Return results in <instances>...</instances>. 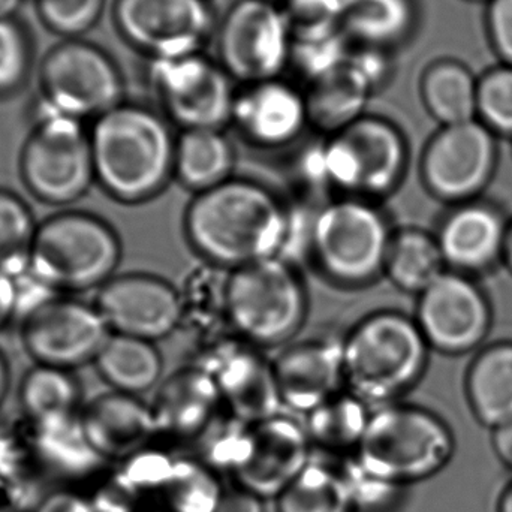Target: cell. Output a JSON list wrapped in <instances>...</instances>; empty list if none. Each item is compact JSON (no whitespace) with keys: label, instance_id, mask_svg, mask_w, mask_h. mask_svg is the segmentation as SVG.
Wrapping results in <instances>:
<instances>
[{"label":"cell","instance_id":"8","mask_svg":"<svg viewBox=\"0 0 512 512\" xmlns=\"http://www.w3.org/2000/svg\"><path fill=\"white\" fill-rule=\"evenodd\" d=\"M120 256L110 225L86 213H62L36 230L30 271L54 291H83L113 279Z\"/></svg>","mask_w":512,"mask_h":512},{"label":"cell","instance_id":"12","mask_svg":"<svg viewBox=\"0 0 512 512\" xmlns=\"http://www.w3.org/2000/svg\"><path fill=\"white\" fill-rule=\"evenodd\" d=\"M39 83L44 107L81 122L98 119L125 96L117 63L102 48L80 39H66L48 51Z\"/></svg>","mask_w":512,"mask_h":512},{"label":"cell","instance_id":"53","mask_svg":"<svg viewBox=\"0 0 512 512\" xmlns=\"http://www.w3.org/2000/svg\"><path fill=\"white\" fill-rule=\"evenodd\" d=\"M6 390H8V369H6L5 361L0 355V405H2Z\"/></svg>","mask_w":512,"mask_h":512},{"label":"cell","instance_id":"5","mask_svg":"<svg viewBox=\"0 0 512 512\" xmlns=\"http://www.w3.org/2000/svg\"><path fill=\"white\" fill-rule=\"evenodd\" d=\"M454 453L447 424L417 406H379L357 448L358 466L391 487L418 483L441 472Z\"/></svg>","mask_w":512,"mask_h":512},{"label":"cell","instance_id":"1","mask_svg":"<svg viewBox=\"0 0 512 512\" xmlns=\"http://www.w3.org/2000/svg\"><path fill=\"white\" fill-rule=\"evenodd\" d=\"M286 231V198L246 177L195 194L183 216V233L195 254L228 271L280 256Z\"/></svg>","mask_w":512,"mask_h":512},{"label":"cell","instance_id":"28","mask_svg":"<svg viewBox=\"0 0 512 512\" xmlns=\"http://www.w3.org/2000/svg\"><path fill=\"white\" fill-rule=\"evenodd\" d=\"M304 93L310 128H315L322 137L342 131L364 116L367 102L373 95L346 62L333 74L307 86Z\"/></svg>","mask_w":512,"mask_h":512},{"label":"cell","instance_id":"7","mask_svg":"<svg viewBox=\"0 0 512 512\" xmlns=\"http://www.w3.org/2000/svg\"><path fill=\"white\" fill-rule=\"evenodd\" d=\"M322 162L333 197L379 203L405 177L408 143L391 120L366 113L342 131L322 137Z\"/></svg>","mask_w":512,"mask_h":512},{"label":"cell","instance_id":"40","mask_svg":"<svg viewBox=\"0 0 512 512\" xmlns=\"http://www.w3.org/2000/svg\"><path fill=\"white\" fill-rule=\"evenodd\" d=\"M203 445L201 462L210 468L236 472L248 460L252 447V426L242 423L222 409L209 429L197 439Z\"/></svg>","mask_w":512,"mask_h":512},{"label":"cell","instance_id":"21","mask_svg":"<svg viewBox=\"0 0 512 512\" xmlns=\"http://www.w3.org/2000/svg\"><path fill=\"white\" fill-rule=\"evenodd\" d=\"M283 406L309 414L345 390L342 337L319 336L286 346L273 360Z\"/></svg>","mask_w":512,"mask_h":512},{"label":"cell","instance_id":"29","mask_svg":"<svg viewBox=\"0 0 512 512\" xmlns=\"http://www.w3.org/2000/svg\"><path fill=\"white\" fill-rule=\"evenodd\" d=\"M102 378L119 393L140 396L158 387L164 360L156 343L111 333L95 360Z\"/></svg>","mask_w":512,"mask_h":512},{"label":"cell","instance_id":"50","mask_svg":"<svg viewBox=\"0 0 512 512\" xmlns=\"http://www.w3.org/2000/svg\"><path fill=\"white\" fill-rule=\"evenodd\" d=\"M17 301L15 277L0 271V330L17 316Z\"/></svg>","mask_w":512,"mask_h":512},{"label":"cell","instance_id":"39","mask_svg":"<svg viewBox=\"0 0 512 512\" xmlns=\"http://www.w3.org/2000/svg\"><path fill=\"white\" fill-rule=\"evenodd\" d=\"M35 224L26 204L11 192L0 191V271L17 277L30 268Z\"/></svg>","mask_w":512,"mask_h":512},{"label":"cell","instance_id":"42","mask_svg":"<svg viewBox=\"0 0 512 512\" xmlns=\"http://www.w3.org/2000/svg\"><path fill=\"white\" fill-rule=\"evenodd\" d=\"M292 39L322 38L343 32L345 0H282Z\"/></svg>","mask_w":512,"mask_h":512},{"label":"cell","instance_id":"52","mask_svg":"<svg viewBox=\"0 0 512 512\" xmlns=\"http://www.w3.org/2000/svg\"><path fill=\"white\" fill-rule=\"evenodd\" d=\"M21 0H0V18H14Z\"/></svg>","mask_w":512,"mask_h":512},{"label":"cell","instance_id":"51","mask_svg":"<svg viewBox=\"0 0 512 512\" xmlns=\"http://www.w3.org/2000/svg\"><path fill=\"white\" fill-rule=\"evenodd\" d=\"M493 447L502 463L512 469V421L495 429Z\"/></svg>","mask_w":512,"mask_h":512},{"label":"cell","instance_id":"17","mask_svg":"<svg viewBox=\"0 0 512 512\" xmlns=\"http://www.w3.org/2000/svg\"><path fill=\"white\" fill-rule=\"evenodd\" d=\"M110 336L98 307L83 301L54 298L24 319V342L32 357L59 369L96 360Z\"/></svg>","mask_w":512,"mask_h":512},{"label":"cell","instance_id":"36","mask_svg":"<svg viewBox=\"0 0 512 512\" xmlns=\"http://www.w3.org/2000/svg\"><path fill=\"white\" fill-rule=\"evenodd\" d=\"M355 505L346 477L313 463L276 498L277 512H354Z\"/></svg>","mask_w":512,"mask_h":512},{"label":"cell","instance_id":"22","mask_svg":"<svg viewBox=\"0 0 512 512\" xmlns=\"http://www.w3.org/2000/svg\"><path fill=\"white\" fill-rule=\"evenodd\" d=\"M156 438L197 441L222 412L215 379L200 367L186 364L161 382L150 403Z\"/></svg>","mask_w":512,"mask_h":512},{"label":"cell","instance_id":"33","mask_svg":"<svg viewBox=\"0 0 512 512\" xmlns=\"http://www.w3.org/2000/svg\"><path fill=\"white\" fill-rule=\"evenodd\" d=\"M42 478L29 433L0 429V505L18 512L35 511L45 496Z\"/></svg>","mask_w":512,"mask_h":512},{"label":"cell","instance_id":"19","mask_svg":"<svg viewBox=\"0 0 512 512\" xmlns=\"http://www.w3.org/2000/svg\"><path fill=\"white\" fill-rule=\"evenodd\" d=\"M231 125L256 149L294 146L310 128L306 93L283 77L243 84L237 89Z\"/></svg>","mask_w":512,"mask_h":512},{"label":"cell","instance_id":"31","mask_svg":"<svg viewBox=\"0 0 512 512\" xmlns=\"http://www.w3.org/2000/svg\"><path fill=\"white\" fill-rule=\"evenodd\" d=\"M444 255L436 236L418 228L394 230L384 276L406 294L420 295L445 273Z\"/></svg>","mask_w":512,"mask_h":512},{"label":"cell","instance_id":"54","mask_svg":"<svg viewBox=\"0 0 512 512\" xmlns=\"http://www.w3.org/2000/svg\"><path fill=\"white\" fill-rule=\"evenodd\" d=\"M498 512H512V484L505 489L499 499Z\"/></svg>","mask_w":512,"mask_h":512},{"label":"cell","instance_id":"24","mask_svg":"<svg viewBox=\"0 0 512 512\" xmlns=\"http://www.w3.org/2000/svg\"><path fill=\"white\" fill-rule=\"evenodd\" d=\"M84 433L105 462H123L150 447L156 438L150 405L138 396L113 393L98 397L81 412Z\"/></svg>","mask_w":512,"mask_h":512},{"label":"cell","instance_id":"14","mask_svg":"<svg viewBox=\"0 0 512 512\" xmlns=\"http://www.w3.org/2000/svg\"><path fill=\"white\" fill-rule=\"evenodd\" d=\"M215 379L222 409L254 426L282 414L273 360L240 337L222 343L191 363Z\"/></svg>","mask_w":512,"mask_h":512},{"label":"cell","instance_id":"15","mask_svg":"<svg viewBox=\"0 0 512 512\" xmlns=\"http://www.w3.org/2000/svg\"><path fill=\"white\" fill-rule=\"evenodd\" d=\"M111 333L159 342L179 330L180 288L147 273L114 276L101 286L95 304Z\"/></svg>","mask_w":512,"mask_h":512},{"label":"cell","instance_id":"43","mask_svg":"<svg viewBox=\"0 0 512 512\" xmlns=\"http://www.w3.org/2000/svg\"><path fill=\"white\" fill-rule=\"evenodd\" d=\"M107 0H36V11L48 30L75 39L92 30Z\"/></svg>","mask_w":512,"mask_h":512},{"label":"cell","instance_id":"13","mask_svg":"<svg viewBox=\"0 0 512 512\" xmlns=\"http://www.w3.org/2000/svg\"><path fill=\"white\" fill-rule=\"evenodd\" d=\"M117 32L149 60L203 53L218 20L210 0H116Z\"/></svg>","mask_w":512,"mask_h":512},{"label":"cell","instance_id":"34","mask_svg":"<svg viewBox=\"0 0 512 512\" xmlns=\"http://www.w3.org/2000/svg\"><path fill=\"white\" fill-rule=\"evenodd\" d=\"M369 406L349 393L340 391L306 414V432L312 444L331 453L357 450L369 423Z\"/></svg>","mask_w":512,"mask_h":512},{"label":"cell","instance_id":"55","mask_svg":"<svg viewBox=\"0 0 512 512\" xmlns=\"http://www.w3.org/2000/svg\"><path fill=\"white\" fill-rule=\"evenodd\" d=\"M502 255L505 256L512 270V225L510 228H507V236H505L504 252H502Z\"/></svg>","mask_w":512,"mask_h":512},{"label":"cell","instance_id":"4","mask_svg":"<svg viewBox=\"0 0 512 512\" xmlns=\"http://www.w3.org/2000/svg\"><path fill=\"white\" fill-rule=\"evenodd\" d=\"M393 234L378 201L333 197L313 219L309 262L331 285L364 288L384 276Z\"/></svg>","mask_w":512,"mask_h":512},{"label":"cell","instance_id":"38","mask_svg":"<svg viewBox=\"0 0 512 512\" xmlns=\"http://www.w3.org/2000/svg\"><path fill=\"white\" fill-rule=\"evenodd\" d=\"M224 493L215 469L195 459L176 460L164 490L170 512H216Z\"/></svg>","mask_w":512,"mask_h":512},{"label":"cell","instance_id":"48","mask_svg":"<svg viewBox=\"0 0 512 512\" xmlns=\"http://www.w3.org/2000/svg\"><path fill=\"white\" fill-rule=\"evenodd\" d=\"M92 512H132V499L119 487L111 486L96 490L90 495Z\"/></svg>","mask_w":512,"mask_h":512},{"label":"cell","instance_id":"23","mask_svg":"<svg viewBox=\"0 0 512 512\" xmlns=\"http://www.w3.org/2000/svg\"><path fill=\"white\" fill-rule=\"evenodd\" d=\"M228 277L230 271L203 262L189 273L180 288L182 319L177 333H182L189 342L188 363L239 337L231 324Z\"/></svg>","mask_w":512,"mask_h":512},{"label":"cell","instance_id":"45","mask_svg":"<svg viewBox=\"0 0 512 512\" xmlns=\"http://www.w3.org/2000/svg\"><path fill=\"white\" fill-rule=\"evenodd\" d=\"M478 111L487 125L512 135V69H501L484 78L478 87Z\"/></svg>","mask_w":512,"mask_h":512},{"label":"cell","instance_id":"47","mask_svg":"<svg viewBox=\"0 0 512 512\" xmlns=\"http://www.w3.org/2000/svg\"><path fill=\"white\" fill-rule=\"evenodd\" d=\"M490 21L499 50L512 62V0H495Z\"/></svg>","mask_w":512,"mask_h":512},{"label":"cell","instance_id":"11","mask_svg":"<svg viewBox=\"0 0 512 512\" xmlns=\"http://www.w3.org/2000/svg\"><path fill=\"white\" fill-rule=\"evenodd\" d=\"M218 62L240 86L283 77L292 33L282 3L236 0L218 21Z\"/></svg>","mask_w":512,"mask_h":512},{"label":"cell","instance_id":"18","mask_svg":"<svg viewBox=\"0 0 512 512\" xmlns=\"http://www.w3.org/2000/svg\"><path fill=\"white\" fill-rule=\"evenodd\" d=\"M414 319L429 346L460 354L484 339L489 331L490 309L477 285L459 271H445L418 295Z\"/></svg>","mask_w":512,"mask_h":512},{"label":"cell","instance_id":"37","mask_svg":"<svg viewBox=\"0 0 512 512\" xmlns=\"http://www.w3.org/2000/svg\"><path fill=\"white\" fill-rule=\"evenodd\" d=\"M423 98L430 114L444 126L471 122L478 111V87L454 63L432 66L423 78Z\"/></svg>","mask_w":512,"mask_h":512},{"label":"cell","instance_id":"46","mask_svg":"<svg viewBox=\"0 0 512 512\" xmlns=\"http://www.w3.org/2000/svg\"><path fill=\"white\" fill-rule=\"evenodd\" d=\"M33 512H92L90 496L75 489L54 490L39 502Z\"/></svg>","mask_w":512,"mask_h":512},{"label":"cell","instance_id":"41","mask_svg":"<svg viewBox=\"0 0 512 512\" xmlns=\"http://www.w3.org/2000/svg\"><path fill=\"white\" fill-rule=\"evenodd\" d=\"M120 463L113 484L132 499L143 493H164L176 460L164 451L147 447Z\"/></svg>","mask_w":512,"mask_h":512},{"label":"cell","instance_id":"49","mask_svg":"<svg viewBox=\"0 0 512 512\" xmlns=\"http://www.w3.org/2000/svg\"><path fill=\"white\" fill-rule=\"evenodd\" d=\"M216 512H264V504L255 493L239 486L224 493Z\"/></svg>","mask_w":512,"mask_h":512},{"label":"cell","instance_id":"27","mask_svg":"<svg viewBox=\"0 0 512 512\" xmlns=\"http://www.w3.org/2000/svg\"><path fill=\"white\" fill-rule=\"evenodd\" d=\"M237 156L224 129L180 131L174 150V180L192 194L233 179Z\"/></svg>","mask_w":512,"mask_h":512},{"label":"cell","instance_id":"25","mask_svg":"<svg viewBox=\"0 0 512 512\" xmlns=\"http://www.w3.org/2000/svg\"><path fill=\"white\" fill-rule=\"evenodd\" d=\"M29 439L42 475L69 486L93 480L107 463L90 445L81 414L30 426Z\"/></svg>","mask_w":512,"mask_h":512},{"label":"cell","instance_id":"16","mask_svg":"<svg viewBox=\"0 0 512 512\" xmlns=\"http://www.w3.org/2000/svg\"><path fill=\"white\" fill-rule=\"evenodd\" d=\"M495 165V143L489 129L465 122L444 126L424 149L421 177L435 197L462 201L489 182Z\"/></svg>","mask_w":512,"mask_h":512},{"label":"cell","instance_id":"9","mask_svg":"<svg viewBox=\"0 0 512 512\" xmlns=\"http://www.w3.org/2000/svg\"><path fill=\"white\" fill-rule=\"evenodd\" d=\"M150 92L159 111L180 131L231 125L236 81L206 53L149 60Z\"/></svg>","mask_w":512,"mask_h":512},{"label":"cell","instance_id":"57","mask_svg":"<svg viewBox=\"0 0 512 512\" xmlns=\"http://www.w3.org/2000/svg\"><path fill=\"white\" fill-rule=\"evenodd\" d=\"M143 512H170V511H161V510H149V511H143Z\"/></svg>","mask_w":512,"mask_h":512},{"label":"cell","instance_id":"56","mask_svg":"<svg viewBox=\"0 0 512 512\" xmlns=\"http://www.w3.org/2000/svg\"><path fill=\"white\" fill-rule=\"evenodd\" d=\"M0 512H18V511L11 510V508L2 507V505H0Z\"/></svg>","mask_w":512,"mask_h":512},{"label":"cell","instance_id":"32","mask_svg":"<svg viewBox=\"0 0 512 512\" xmlns=\"http://www.w3.org/2000/svg\"><path fill=\"white\" fill-rule=\"evenodd\" d=\"M468 396L474 414L484 426L498 427L512 421V345L492 346L472 364Z\"/></svg>","mask_w":512,"mask_h":512},{"label":"cell","instance_id":"10","mask_svg":"<svg viewBox=\"0 0 512 512\" xmlns=\"http://www.w3.org/2000/svg\"><path fill=\"white\" fill-rule=\"evenodd\" d=\"M27 188L39 200L69 204L80 200L95 177L90 132L81 120L41 104V114L21 158Z\"/></svg>","mask_w":512,"mask_h":512},{"label":"cell","instance_id":"2","mask_svg":"<svg viewBox=\"0 0 512 512\" xmlns=\"http://www.w3.org/2000/svg\"><path fill=\"white\" fill-rule=\"evenodd\" d=\"M155 108L123 101L99 116L90 132L95 177L114 200L141 204L174 180L176 138Z\"/></svg>","mask_w":512,"mask_h":512},{"label":"cell","instance_id":"20","mask_svg":"<svg viewBox=\"0 0 512 512\" xmlns=\"http://www.w3.org/2000/svg\"><path fill=\"white\" fill-rule=\"evenodd\" d=\"M306 427L279 414L252 426L248 460L234 472L243 489L264 499H276L310 465Z\"/></svg>","mask_w":512,"mask_h":512},{"label":"cell","instance_id":"44","mask_svg":"<svg viewBox=\"0 0 512 512\" xmlns=\"http://www.w3.org/2000/svg\"><path fill=\"white\" fill-rule=\"evenodd\" d=\"M32 47L15 18H0V96L17 92L29 77Z\"/></svg>","mask_w":512,"mask_h":512},{"label":"cell","instance_id":"30","mask_svg":"<svg viewBox=\"0 0 512 512\" xmlns=\"http://www.w3.org/2000/svg\"><path fill=\"white\" fill-rule=\"evenodd\" d=\"M412 0H345L342 30L352 47L388 51L411 32Z\"/></svg>","mask_w":512,"mask_h":512},{"label":"cell","instance_id":"26","mask_svg":"<svg viewBox=\"0 0 512 512\" xmlns=\"http://www.w3.org/2000/svg\"><path fill=\"white\" fill-rule=\"evenodd\" d=\"M507 228L495 210L466 206L451 213L439 228V248L454 270H483L504 252Z\"/></svg>","mask_w":512,"mask_h":512},{"label":"cell","instance_id":"6","mask_svg":"<svg viewBox=\"0 0 512 512\" xmlns=\"http://www.w3.org/2000/svg\"><path fill=\"white\" fill-rule=\"evenodd\" d=\"M228 307L237 336L264 351L297 336L309 294L298 267L276 256L230 271Z\"/></svg>","mask_w":512,"mask_h":512},{"label":"cell","instance_id":"35","mask_svg":"<svg viewBox=\"0 0 512 512\" xmlns=\"http://www.w3.org/2000/svg\"><path fill=\"white\" fill-rule=\"evenodd\" d=\"M21 406L30 426L53 423L80 415V388L68 370L44 366L33 369L24 378L20 391Z\"/></svg>","mask_w":512,"mask_h":512},{"label":"cell","instance_id":"3","mask_svg":"<svg viewBox=\"0 0 512 512\" xmlns=\"http://www.w3.org/2000/svg\"><path fill=\"white\" fill-rule=\"evenodd\" d=\"M345 390L367 406L396 403L423 375L429 343L414 318L378 310L361 318L345 336Z\"/></svg>","mask_w":512,"mask_h":512},{"label":"cell","instance_id":"58","mask_svg":"<svg viewBox=\"0 0 512 512\" xmlns=\"http://www.w3.org/2000/svg\"><path fill=\"white\" fill-rule=\"evenodd\" d=\"M274 2H282V0H274Z\"/></svg>","mask_w":512,"mask_h":512}]
</instances>
